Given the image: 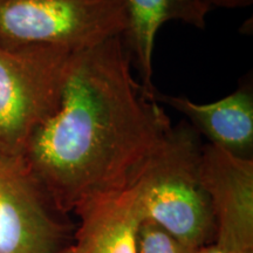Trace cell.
<instances>
[{
	"label": "cell",
	"mask_w": 253,
	"mask_h": 253,
	"mask_svg": "<svg viewBox=\"0 0 253 253\" xmlns=\"http://www.w3.org/2000/svg\"><path fill=\"white\" fill-rule=\"evenodd\" d=\"M172 125L131 72L122 36L77 53L58 108L21 158L56 210L131 185Z\"/></svg>",
	"instance_id": "1"
},
{
	"label": "cell",
	"mask_w": 253,
	"mask_h": 253,
	"mask_svg": "<svg viewBox=\"0 0 253 253\" xmlns=\"http://www.w3.org/2000/svg\"><path fill=\"white\" fill-rule=\"evenodd\" d=\"M198 132L188 121L172 126L136 181L142 220L157 224L189 248L213 240L212 208L201 175Z\"/></svg>",
	"instance_id": "2"
},
{
	"label": "cell",
	"mask_w": 253,
	"mask_h": 253,
	"mask_svg": "<svg viewBox=\"0 0 253 253\" xmlns=\"http://www.w3.org/2000/svg\"><path fill=\"white\" fill-rule=\"evenodd\" d=\"M125 0H0V47L80 53L123 36Z\"/></svg>",
	"instance_id": "3"
},
{
	"label": "cell",
	"mask_w": 253,
	"mask_h": 253,
	"mask_svg": "<svg viewBox=\"0 0 253 253\" xmlns=\"http://www.w3.org/2000/svg\"><path fill=\"white\" fill-rule=\"evenodd\" d=\"M75 53L0 47V148L21 157L33 132L58 108Z\"/></svg>",
	"instance_id": "4"
},
{
	"label": "cell",
	"mask_w": 253,
	"mask_h": 253,
	"mask_svg": "<svg viewBox=\"0 0 253 253\" xmlns=\"http://www.w3.org/2000/svg\"><path fill=\"white\" fill-rule=\"evenodd\" d=\"M21 157L0 163V253H60L62 226Z\"/></svg>",
	"instance_id": "5"
},
{
	"label": "cell",
	"mask_w": 253,
	"mask_h": 253,
	"mask_svg": "<svg viewBox=\"0 0 253 253\" xmlns=\"http://www.w3.org/2000/svg\"><path fill=\"white\" fill-rule=\"evenodd\" d=\"M201 175L212 208L214 242L253 252V158L208 144Z\"/></svg>",
	"instance_id": "6"
},
{
	"label": "cell",
	"mask_w": 253,
	"mask_h": 253,
	"mask_svg": "<svg viewBox=\"0 0 253 253\" xmlns=\"http://www.w3.org/2000/svg\"><path fill=\"white\" fill-rule=\"evenodd\" d=\"M157 102L167 103L189 120V125L204 135L211 145L243 158H252L253 87L243 82L225 97L210 103H197L186 96L156 93Z\"/></svg>",
	"instance_id": "7"
},
{
	"label": "cell",
	"mask_w": 253,
	"mask_h": 253,
	"mask_svg": "<svg viewBox=\"0 0 253 253\" xmlns=\"http://www.w3.org/2000/svg\"><path fill=\"white\" fill-rule=\"evenodd\" d=\"M75 213L80 225L72 244L60 253H137L142 217L134 184L97 196Z\"/></svg>",
	"instance_id": "8"
},
{
	"label": "cell",
	"mask_w": 253,
	"mask_h": 253,
	"mask_svg": "<svg viewBox=\"0 0 253 253\" xmlns=\"http://www.w3.org/2000/svg\"><path fill=\"white\" fill-rule=\"evenodd\" d=\"M126 24L123 41L135 62L141 84L155 96L153 59L160 28L169 21H182L203 30L211 6L207 0H125Z\"/></svg>",
	"instance_id": "9"
},
{
	"label": "cell",
	"mask_w": 253,
	"mask_h": 253,
	"mask_svg": "<svg viewBox=\"0 0 253 253\" xmlns=\"http://www.w3.org/2000/svg\"><path fill=\"white\" fill-rule=\"evenodd\" d=\"M175 237L149 220H142L137 233V253H196Z\"/></svg>",
	"instance_id": "10"
},
{
	"label": "cell",
	"mask_w": 253,
	"mask_h": 253,
	"mask_svg": "<svg viewBox=\"0 0 253 253\" xmlns=\"http://www.w3.org/2000/svg\"><path fill=\"white\" fill-rule=\"evenodd\" d=\"M196 253H253L250 251H243V250L231 248V246L220 244V243L212 240L208 245L203 246L198 250Z\"/></svg>",
	"instance_id": "11"
},
{
	"label": "cell",
	"mask_w": 253,
	"mask_h": 253,
	"mask_svg": "<svg viewBox=\"0 0 253 253\" xmlns=\"http://www.w3.org/2000/svg\"><path fill=\"white\" fill-rule=\"evenodd\" d=\"M211 7L223 8H240L248 7L253 2V0H207Z\"/></svg>",
	"instance_id": "12"
},
{
	"label": "cell",
	"mask_w": 253,
	"mask_h": 253,
	"mask_svg": "<svg viewBox=\"0 0 253 253\" xmlns=\"http://www.w3.org/2000/svg\"><path fill=\"white\" fill-rule=\"evenodd\" d=\"M8 157H9V156H7V155H6V154L4 153V151L1 150V148H0V163H1L2 161H5L6 158H8Z\"/></svg>",
	"instance_id": "13"
}]
</instances>
